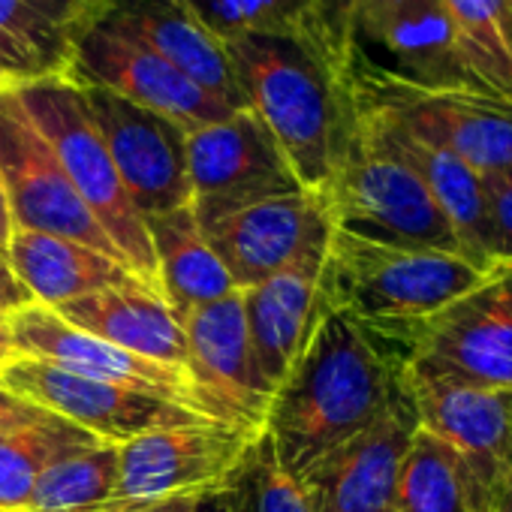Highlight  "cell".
I'll list each match as a JSON object with an SVG mask.
<instances>
[{"label": "cell", "instance_id": "obj_44", "mask_svg": "<svg viewBox=\"0 0 512 512\" xmlns=\"http://www.w3.org/2000/svg\"><path fill=\"white\" fill-rule=\"evenodd\" d=\"M0 512H4V509H0Z\"/></svg>", "mask_w": 512, "mask_h": 512}, {"label": "cell", "instance_id": "obj_11", "mask_svg": "<svg viewBox=\"0 0 512 512\" xmlns=\"http://www.w3.org/2000/svg\"><path fill=\"white\" fill-rule=\"evenodd\" d=\"M350 91L410 133L446 148L479 175L512 172V106L473 91H422L377 73L347 70Z\"/></svg>", "mask_w": 512, "mask_h": 512}, {"label": "cell", "instance_id": "obj_34", "mask_svg": "<svg viewBox=\"0 0 512 512\" xmlns=\"http://www.w3.org/2000/svg\"><path fill=\"white\" fill-rule=\"evenodd\" d=\"M46 413L49 410L37 407L34 401H28V398L0 386V437H7L13 431H22V428L34 425V422H40Z\"/></svg>", "mask_w": 512, "mask_h": 512}, {"label": "cell", "instance_id": "obj_37", "mask_svg": "<svg viewBox=\"0 0 512 512\" xmlns=\"http://www.w3.org/2000/svg\"><path fill=\"white\" fill-rule=\"evenodd\" d=\"M13 214H10V202H7V190H4V178H0V260H7V247L13 238Z\"/></svg>", "mask_w": 512, "mask_h": 512}, {"label": "cell", "instance_id": "obj_33", "mask_svg": "<svg viewBox=\"0 0 512 512\" xmlns=\"http://www.w3.org/2000/svg\"><path fill=\"white\" fill-rule=\"evenodd\" d=\"M488 211L494 217V226L512 256V172H497V175H482Z\"/></svg>", "mask_w": 512, "mask_h": 512}, {"label": "cell", "instance_id": "obj_4", "mask_svg": "<svg viewBox=\"0 0 512 512\" xmlns=\"http://www.w3.org/2000/svg\"><path fill=\"white\" fill-rule=\"evenodd\" d=\"M13 94L19 97L34 127L43 133V139L52 145L76 193L97 217L103 232L112 238V244L124 256V263L145 287L160 293L154 247L145 220L133 208L118 178V169L88 112L79 82L70 76H46L16 85Z\"/></svg>", "mask_w": 512, "mask_h": 512}, {"label": "cell", "instance_id": "obj_35", "mask_svg": "<svg viewBox=\"0 0 512 512\" xmlns=\"http://www.w3.org/2000/svg\"><path fill=\"white\" fill-rule=\"evenodd\" d=\"M208 491H187V494H172L163 500L151 503H100L88 512H199V503Z\"/></svg>", "mask_w": 512, "mask_h": 512}, {"label": "cell", "instance_id": "obj_25", "mask_svg": "<svg viewBox=\"0 0 512 512\" xmlns=\"http://www.w3.org/2000/svg\"><path fill=\"white\" fill-rule=\"evenodd\" d=\"M145 229L154 247L160 296L181 323L187 314L235 293L190 205L169 214L145 217Z\"/></svg>", "mask_w": 512, "mask_h": 512}, {"label": "cell", "instance_id": "obj_3", "mask_svg": "<svg viewBox=\"0 0 512 512\" xmlns=\"http://www.w3.org/2000/svg\"><path fill=\"white\" fill-rule=\"evenodd\" d=\"M485 275L458 253L392 247L335 229L320 272V305L356 320L371 338H386L443 311Z\"/></svg>", "mask_w": 512, "mask_h": 512}, {"label": "cell", "instance_id": "obj_21", "mask_svg": "<svg viewBox=\"0 0 512 512\" xmlns=\"http://www.w3.org/2000/svg\"><path fill=\"white\" fill-rule=\"evenodd\" d=\"M100 0H0V70L10 88L70 76L73 49Z\"/></svg>", "mask_w": 512, "mask_h": 512}, {"label": "cell", "instance_id": "obj_10", "mask_svg": "<svg viewBox=\"0 0 512 512\" xmlns=\"http://www.w3.org/2000/svg\"><path fill=\"white\" fill-rule=\"evenodd\" d=\"M0 178H4L16 229L70 238L124 263L13 88L0 91Z\"/></svg>", "mask_w": 512, "mask_h": 512}, {"label": "cell", "instance_id": "obj_14", "mask_svg": "<svg viewBox=\"0 0 512 512\" xmlns=\"http://www.w3.org/2000/svg\"><path fill=\"white\" fill-rule=\"evenodd\" d=\"M0 386L115 446L157 428L211 422L181 401L88 380L25 356L0 371Z\"/></svg>", "mask_w": 512, "mask_h": 512}, {"label": "cell", "instance_id": "obj_42", "mask_svg": "<svg viewBox=\"0 0 512 512\" xmlns=\"http://www.w3.org/2000/svg\"><path fill=\"white\" fill-rule=\"evenodd\" d=\"M4 88H10V82H7V76H4V70H0V91Z\"/></svg>", "mask_w": 512, "mask_h": 512}, {"label": "cell", "instance_id": "obj_7", "mask_svg": "<svg viewBox=\"0 0 512 512\" xmlns=\"http://www.w3.org/2000/svg\"><path fill=\"white\" fill-rule=\"evenodd\" d=\"M187 175L199 226L305 190L269 127L250 109L187 133Z\"/></svg>", "mask_w": 512, "mask_h": 512}, {"label": "cell", "instance_id": "obj_20", "mask_svg": "<svg viewBox=\"0 0 512 512\" xmlns=\"http://www.w3.org/2000/svg\"><path fill=\"white\" fill-rule=\"evenodd\" d=\"M94 22L160 55L232 112L247 109L226 46L175 0H100Z\"/></svg>", "mask_w": 512, "mask_h": 512}, {"label": "cell", "instance_id": "obj_28", "mask_svg": "<svg viewBox=\"0 0 512 512\" xmlns=\"http://www.w3.org/2000/svg\"><path fill=\"white\" fill-rule=\"evenodd\" d=\"M395 512H473L455 455L428 431H416L395 482Z\"/></svg>", "mask_w": 512, "mask_h": 512}, {"label": "cell", "instance_id": "obj_22", "mask_svg": "<svg viewBox=\"0 0 512 512\" xmlns=\"http://www.w3.org/2000/svg\"><path fill=\"white\" fill-rule=\"evenodd\" d=\"M7 263L13 275L22 281V287L34 296V302L46 308H61L67 302L106 290L145 287L124 263L112 260V256L46 232L13 229Z\"/></svg>", "mask_w": 512, "mask_h": 512}, {"label": "cell", "instance_id": "obj_17", "mask_svg": "<svg viewBox=\"0 0 512 512\" xmlns=\"http://www.w3.org/2000/svg\"><path fill=\"white\" fill-rule=\"evenodd\" d=\"M416 431L419 416L401 368L380 419L302 476L311 512H389L398 470Z\"/></svg>", "mask_w": 512, "mask_h": 512}, {"label": "cell", "instance_id": "obj_5", "mask_svg": "<svg viewBox=\"0 0 512 512\" xmlns=\"http://www.w3.org/2000/svg\"><path fill=\"white\" fill-rule=\"evenodd\" d=\"M323 199L338 232L392 247L464 256L446 214L422 178L365 130L359 112L350 145L335 178L323 190Z\"/></svg>", "mask_w": 512, "mask_h": 512}, {"label": "cell", "instance_id": "obj_23", "mask_svg": "<svg viewBox=\"0 0 512 512\" xmlns=\"http://www.w3.org/2000/svg\"><path fill=\"white\" fill-rule=\"evenodd\" d=\"M52 311H58L70 326L100 341H109L133 356L184 371L187 362L184 323L172 314L166 299L148 287L106 290L67 302Z\"/></svg>", "mask_w": 512, "mask_h": 512}, {"label": "cell", "instance_id": "obj_1", "mask_svg": "<svg viewBox=\"0 0 512 512\" xmlns=\"http://www.w3.org/2000/svg\"><path fill=\"white\" fill-rule=\"evenodd\" d=\"M401 377V365L350 317L320 305L317 326L278 386L266 434L281 464L302 476L371 428L386 410Z\"/></svg>", "mask_w": 512, "mask_h": 512}, {"label": "cell", "instance_id": "obj_43", "mask_svg": "<svg viewBox=\"0 0 512 512\" xmlns=\"http://www.w3.org/2000/svg\"><path fill=\"white\" fill-rule=\"evenodd\" d=\"M389 512H395V509H389Z\"/></svg>", "mask_w": 512, "mask_h": 512}, {"label": "cell", "instance_id": "obj_16", "mask_svg": "<svg viewBox=\"0 0 512 512\" xmlns=\"http://www.w3.org/2000/svg\"><path fill=\"white\" fill-rule=\"evenodd\" d=\"M70 79L106 88L148 112L175 121L187 133L232 115L229 106L214 100L160 55L97 22H91L76 40Z\"/></svg>", "mask_w": 512, "mask_h": 512}, {"label": "cell", "instance_id": "obj_18", "mask_svg": "<svg viewBox=\"0 0 512 512\" xmlns=\"http://www.w3.org/2000/svg\"><path fill=\"white\" fill-rule=\"evenodd\" d=\"M353 100H356V112H359L365 130L389 154L404 160L422 178V184L428 187V193L446 214V220L461 244L464 260L482 272L512 263V256H509V250L494 226V217L488 211L482 175L473 172L464 160H458L446 148L410 133L389 112L359 100L356 94H353Z\"/></svg>", "mask_w": 512, "mask_h": 512}, {"label": "cell", "instance_id": "obj_24", "mask_svg": "<svg viewBox=\"0 0 512 512\" xmlns=\"http://www.w3.org/2000/svg\"><path fill=\"white\" fill-rule=\"evenodd\" d=\"M323 263L296 266L260 287L241 293L250 344L266 377L281 386L302 356L320 317Z\"/></svg>", "mask_w": 512, "mask_h": 512}, {"label": "cell", "instance_id": "obj_40", "mask_svg": "<svg viewBox=\"0 0 512 512\" xmlns=\"http://www.w3.org/2000/svg\"><path fill=\"white\" fill-rule=\"evenodd\" d=\"M503 40L512 55V0H503Z\"/></svg>", "mask_w": 512, "mask_h": 512}, {"label": "cell", "instance_id": "obj_26", "mask_svg": "<svg viewBox=\"0 0 512 512\" xmlns=\"http://www.w3.org/2000/svg\"><path fill=\"white\" fill-rule=\"evenodd\" d=\"M97 443L103 440L55 413H46L40 422L0 437V509L25 512L37 479L52 464Z\"/></svg>", "mask_w": 512, "mask_h": 512}, {"label": "cell", "instance_id": "obj_15", "mask_svg": "<svg viewBox=\"0 0 512 512\" xmlns=\"http://www.w3.org/2000/svg\"><path fill=\"white\" fill-rule=\"evenodd\" d=\"M260 431L220 422L157 428L118 446V488L109 503H151L187 491H217Z\"/></svg>", "mask_w": 512, "mask_h": 512}, {"label": "cell", "instance_id": "obj_9", "mask_svg": "<svg viewBox=\"0 0 512 512\" xmlns=\"http://www.w3.org/2000/svg\"><path fill=\"white\" fill-rule=\"evenodd\" d=\"M404 377L419 428L455 455L473 512H494L497 491L512 464V392L479 389L410 368H404Z\"/></svg>", "mask_w": 512, "mask_h": 512}, {"label": "cell", "instance_id": "obj_39", "mask_svg": "<svg viewBox=\"0 0 512 512\" xmlns=\"http://www.w3.org/2000/svg\"><path fill=\"white\" fill-rule=\"evenodd\" d=\"M494 512H512V464L503 476V485L497 491V500H494Z\"/></svg>", "mask_w": 512, "mask_h": 512}, {"label": "cell", "instance_id": "obj_6", "mask_svg": "<svg viewBox=\"0 0 512 512\" xmlns=\"http://www.w3.org/2000/svg\"><path fill=\"white\" fill-rule=\"evenodd\" d=\"M374 341L410 371L512 392V263L428 320Z\"/></svg>", "mask_w": 512, "mask_h": 512}, {"label": "cell", "instance_id": "obj_8", "mask_svg": "<svg viewBox=\"0 0 512 512\" xmlns=\"http://www.w3.org/2000/svg\"><path fill=\"white\" fill-rule=\"evenodd\" d=\"M184 374L196 410L220 425L263 431L278 386L250 344L241 293H229L184 317Z\"/></svg>", "mask_w": 512, "mask_h": 512}, {"label": "cell", "instance_id": "obj_36", "mask_svg": "<svg viewBox=\"0 0 512 512\" xmlns=\"http://www.w3.org/2000/svg\"><path fill=\"white\" fill-rule=\"evenodd\" d=\"M34 305V296L22 287V281L13 275L10 263L0 260V317H10L22 308Z\"/></svg>", "mask_w": 512, "mask_h": 512}, {"label": "cell", "instance_id": "obj_41", "mask_svg": "<svg viewBox=\"0 0 512 512\" xmlns=\"http://www.w3.org/2000/svg\"><path fill=\"white\" fill-rule=\"evenodd\" d=\"M199 512H223V500H220V491H208L199 503Z\"/></svg>", "mask_w": 512, "mask_h": 512}, {"label": "cell", "instance_id": "obj_13", "mask_svg": "<svg viewBox=\"0 0 512 512\" xmlns=\"http://www.w3.org/2000/svg\"><path fill=\"white\" fill-rule=\"evenodd\" d=\"M79 88L109 148L118 178L142 220L187 208V130L106 88L82 82Z\"/></svg>", "mask_w": 512, "mask_h": 512}, {"label": "cell", "instance_id": "obj_12", "mask_svg": "<svg viewBox=\"0 0 512 512\" xmlns=\"http://www.w3.org/2000/svg\"><path fill=\"white\" fill-rule=\"evenodd\" d=\"M335 226L323 193L302 190L241 208L202 226V235L238 293L296 266L323 263Z\"/></svg>", "mask_w": 512, "mask_h": 512}, {"label": "cell", "instance_id": "obj_38", "mask_svg": "<svg viewBox=\"0 0 512 512\" xmlns=\"http://www.w3.org/2000/svg\"><path fill=\"white\" fill-rule=\"evenodd\" d=\"M19 356L16 344H13V332H10V317H0V371H4L7 365H13Z\"/></svg>", "mask_w": 512, "mask_h": 512}, {"label": "cell", "instance_id": "obj_30", "mask_svg": "<svg viewBox=\"0 0 512 512\" xmlns=\"http://www.w3.org/2000/svg\"><path fill=\"white\" fill-rule=\"evenodd\" d=\"M118 488V446L97 443L52 464L34 485L25 512H88Z\"/></svg>", "mask_w": 512, "mask_h": 512}, {"label": "cell", "instance_id": "obj_19", "mask_svg": "<svg viewBox=\"0 0 512 512\" xmlns=\"http://www.w3.org/2000/svg\"><path fill=\"white\" fill-rule=\"evenodd\" d=\"M10 332L19 356L49 362L61 371L112 383L133 392L160 395L169 401H181L196 410L187 374L142 356H133L109 341H100L76 326H70L58 311L46 305H28L10 314ZM199 413V410H196Z\"/></svg>", "mask_w": 512, "mask_h": 512}, {"label": "cell", "instance_id": "obj_31", "mask_svg": "<svg viewBox=\"0 0 512 512\" xmlns=\"http://www.w3.org/2000/svg\"><path fill=\"white\" fill-rule=\"evenodd\" d=\"M208 34L229 43L244 34H308L320 43L311 0H175Z\"/></svg>", "mask_w": 512, "mask_h": 512}, {"label": "cell", "instance_id": "obj_2", "mask_svg": "<svg viewBox=\"0 0 512 512\" xmlns=\"http://www.w3.org/2000/svg\"><path fill=\"white\" fill-rule=\"evenodd\" d=\"M223 46L247 109L269 127L302 187L323 193L356 127L347 73L308 34H244Z\"/></svg>", "mask_w": 512, "mask_h": 512}, {"label": "cell", "instance_id": "obj_29", "mask_svg": "<svg viewBox=\"0 0 512 512\" xmlns=\"http://www.w3.org/2000/svg\"><path fill=\"white\" fill-rule=\"evenodd\" d=\"M217 491L223 512H311L302 482L281 464L266 431L250 440Z\"/></svg>", "mask_w": 512, "mask_h": 512}, {"label": "cell", "instance_id": "obj_32", "mask_svg": "<svg viewBox=\"0 0 512 512\" xmlns=\"http://www.w3.org/2000/svg\"><path fill=\"white\" fill-rule=\"evenodd\" d=\"M311 7H314V25H317L320 46L347 73L356 0H311Z\"/></svg>", "mask_w": 512, "mask_h": 512}, {"label": "cell", "instance_id": "obj_27", "mask_svg": "<svg viewBox=\"0 0 512 512\" xmlns=\"http://www.w3.org/2000/svg\"><path fill=\"white\" fill-rule=\"evenodd\" d=\"M443 7L476 88L512 106V55L503 40V0H443Z\"/></svg>", "mask_w": 512, "mask_h": 512}]
</instances>
